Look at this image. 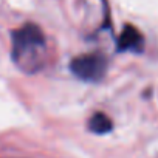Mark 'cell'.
Returning <instances> with one entry per match:
<instances>
[{
	"label": "cell",
	"instance_id": "obj_1",
	"mask_svg": "<svg viewBox=\"0 0 158 158\" xmlns=\"http://www.w3.org/2000/svg\"><path fill=\"white\" fill-rule=\"evenodd\" d=\"M47 39L34 23H25L13 33L11 57L14 64L28 74L39 71L45 64Z\"/></svg>",
	"mask_w": 158,
	"mask_h": 158
},
{
	"label": "cell",
	"instance_id": "obj_2",
	"mask_svg": "<svg viewBox=\"0 0 158 158\" xmlns=\"http://www.w3.org/2000/svg\"><path fill=\"white\" fill-rule=\"evenodd\" d=\"M107 68H109V59L104 53L99 51L76 56L70 62V71L81 81L87 82L101 81L107 73Z\"/></svg>",
	"mask_w": 158,
	"mask_h": 158
},
{
	"label": "cell",
	"instance_id": "obj_3",
	"mask_svg": "<svg viewBox=\"0 0 158 158\" xmlns=\"http://www.w3.org/2000/svg\"><path fill=\"white\" fill-rule=\"evenodd\" d=\"M116 47H118V51L141 53L144 48V37L133 25H126L123 28V33L118 37Z\"/></svg>",
	"mask_w": 158,
	"mask_h": 158
},
{
	"label": "cell",
	"instance_id": "obj_4",
	"mask_svg": "<svg viewBox=\"0 0 158 158\" xmlns=\"http://www.w3.org/2000/svg\"><path fill=\"white\" fill-rule=\"evenodd\" d=\"M89 129H90L93 133L104 135V133H109V132L113 129V123H112V119H110L106 113L96 112V113L89 119Z\"/></svg>",
	"mask_w": 158,
	"mask_h": 158
}]
</instances>
